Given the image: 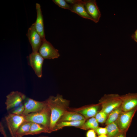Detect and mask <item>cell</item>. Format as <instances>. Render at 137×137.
Instances as JSON below:
<instances>
[{
  "instance_id": "obj_1",
  "label": "cell",
  "mask_w": 137,
  "mask_h": 137,
  "mask_svg": "<svg viewBox=\"0 0 137 137\" xmlns=\"http://www.w3.org/2000/svg\"><path fill=\"white\" fill-rule=\"evenodd\" d=\"M46 101L51 112L49 130L51 132L53 131L57 123L66 112L68 101L59 94L56 96H50Z\"/></svg>"
},
{
  "instance_id": "obj_2",
  "label": "cell",
  "mask_w": 137,
  "mask_h": 137,
  "mask_svg": "<svg viewBox=\"0 0 137 137\" xmlns=\"http://www.w3.org/2000/svg\"><path fill=\"white\" fill-rule=\"evenodd\" d=\"M51 112L47 105L41 110L30 113L25 116V121L42 125L50 132L49 128Z\"/></svg>"
},
{
  "instance_id": "obj_3",
  "label": "cell",
  "mask_w": 137,
  "mask_h": 137,
  "mask_svg": "<svg viewBox=\"0 0 137 137\" xmlns=\"http://www.w3.org/2000/svg\"><path fill=\"white\" fill-rule=\"evenodd\" d=\"M102 108L101 111L107 115L112 111L121 105V96L118 94L105 95L101 98Z\"/></svg>"
},
{
  "instance_id": "obj_4",
  "label": "cell",
  "mask_w": 137,
  "mask_h": 137,
  "mask_svg": "<svg viewBox=\"0 0 137 137\" xmlns=\"http://www.w3.org/2000/svg\"><path fill=\"white\" fill-rule=\"evenodd\" d=\"M5 120L11 137H15L20 126L25 121V116L9 113L5 117Z\"/></svg>"
},
{
  "instance_id": "obj_5",
  "label": "cell",
  "mask_w": 137,
  "mask_h": 137,
  "mask_svg": "<svg viewBox=\"0 0 137 137\" xmlns=\"http://www.w3.org/2000/svg\"><path fill=\"white\" fill-rule=\"evenodd\" d=\"M26 98V95L21 92L18 91L11 92L6 96L5 104L6 110L12 109L23 104Z\"/></svg>"
},
{
  "instance_id": "obj_6",
  "label": "cell",
  "mask_w": 137,
  "mask_h": 137,
  "mask_svg": "<svg viewBox=\"0 0 137 137\" xmlns=\"http://www.w3.org/2000/svg\"><path fill=\"white\" fill-rule=\"evenodd\" d=\"M38 52L44 59H54L60 56L58 50L46 40L42 41Z\"/></svg>"
},
{
  "instance_id": "obj_7",
  "label": "cell",
  "mask_w": 137,
  "mask_h": 137,
  "mask_svg": "<svg viewBox=\"0 0 137 137\" xmlns=\"http://www.w3.org/2000/svg\"><path fill=\"white\" fill-rule=\"evenodd\" d=\"M30 65L37 76L40 78L42 76V65L44 59L38 52L32 53L29 57Z\"/></svg>"
},
{
  "instance_id": "obj_8",
  "label": "cell",
  "mask_w": 137,
  "mask_h": 137,
  "mask_svg": "<svg viewBox=\"0 0 137 137\" xmlns=\"http://www.w3.org/2000/svg\"><path fill=\"white\" fill-rule=\"evenodd\" d=\"M27 36L32 47V52H38L42 41L41 36L36 29L34 23L29 28Z\"/></svg>"
},
{
  "instance_id": "obj_9",
  "label": "cell",
  "mask_w": 137,
  "mask_h": 137,
  "mask_svg": "<svg viewBox=\"0 0 137 137\" xmlns=\"http://www.w3.org/2000/svg\"><path fill=\"white\" fill-rule=\"evenodd\" d=\"M24 110L22 115L26 116L33 113L39 112L47 105L46 101H39L28 98L24 104Z\"/></svg>"
},
{
  "instance_id": "obj_10",
  "label": "cell",
  "mask_w": 137,
  "mask_h": 137,
  "mask_svg": "<svg viewBox=\"0 0 137 137\" xmlns=\"http://www.w3.org/2000/svg\"><path fill=\"white\" fill-rule=\"evenodd\" d=\"M137 110L135 109L128 112L122 111L121 113L115 122L121 132H124L127 129Z\"/></svg>"
},
{
  "instance_id": "obj_11",
  "label": "cell",
  "mask_w": 137,
  "mask_h": 137,
  "mask_svg": "<svg viewBox=\"0 0 137 137\" xmlns=\"http://www.w3.org/2000/svg\"><path fill=\"white\" fill-rule=\"evenodd\" d=\"M122 111L128 112L137 109V93H129L121 96Z\"/></svg>"
},
{
  "instance_id": "obj_12",
  "label": "cell",
  "mask_w": 137,
  "mask_h": 137,
  "mask_svg": "<svg viewBox=\"0 0 137 137\" xmlns=\"http://www.w3.org/2000/svg\"><path fill=\"white\" fill-rule=\"evenodd\" d=\"M83 3L86 10L93 21L97 23L99 21L101 16L100 12L94 0H83Z\"/></svg>"
},
{
  "instance_id": "obj_13",
  "label": "cell",
  "mask_w": 137,
  "mask_h": 137,
  "mask_svg": "<svg viewBox=\"0 0 137 137\" xmlns=\"http://www.w3.org/2000/svg\"><path fill=\"white\" fill-rule=\"evenodd\" d=\"M37 16L36 20L34 23L35 27L41 36L42 41L46 40L44 32L43 19L41 6L37 3L36 5Z\"/></svg>"
},
{
  "instance_id": "obj_14",
  "label": "cell",
  "mask_w": 137,
  "mask_h": 137,
  "mask_svg": "<svg viewBox=\"0 0 137 137\" xmlns=\"http://www.w3.org/2000/svg\"><path fill=\"white\" fill-rule=\"evenodd\" d=\"M71 5L70 10L75 13L82 17L93 21V19L87 13L83 1L80 3Z\"/></svg>"
},
{
  "instance_id": "obj_15",
  "label": "cell",
  "mask_w": 137,
  "mask_h": 137,
  "mask_svg": "<svg viewBox=\"0 0 137 137\" xmlns=\"http://www.w3.org/2000/svg\"><path fill=\"white\" fill-rule=\"evenodd\" d=\"M85 119V118L83 116L77 112H71L66 111L57 122L63 121H79Z\"/></svg>"
},
{
  "instance_id": "obj_16",
  "label": "cell",
  "mask_w": 137,
  "mask_h": 137,
  "mask_svg": "<svg viewBox=\"0 0 137 137\" xmlns=\"http://www.w3.org/2000/svg\"><path fill=\"white\" fill-rule=\"evenodd\" d=\"M85 122V119L79 121H63L58 122L55 126L53 130V131L58 130L65 127L74 126L81 128Z\"/></svg>"
},
{
  "instance_id": "obj_17",
  "label": "cell",
  "mask_w": 137,
  "mask_h": 137,
  "mask_svg": "<svg viewBox=\"0 0 137 137\" xmlns=\"http://www.w3.org/2000/svg\"><path fill=\"white\" fill-rule=\"evenodd\" d=\"M42 133H49L48 130L43 125L32 123L29 131L27 135H35Z\"/></svg>"
},
{
  "instance_id": "obj_18",
  "label": "cell",
  "mask_w": 137,
  "mask_h": 137,
  "mask_svg": "<svg viewBox=\"0 0 137 137\" xmlns=\"http://www.w3.org/2000/svg\"><path fill=\"white\" fill-rule=\"evenodd\" d=\"M98 110V106H94L81 109L77 112L87 118L95 116L97 113Z\"/></svg>"
},
{
  "instance_id": "obj_19",
  "label": "cell",
  "mask_w": 137,
  "mask_h": 137,
  "mask_svg": "<svg viewBox=\"0 0 137 137\" xmlns=\"http://www.w3.org/2000/svg\"><path fill=\"white\" fill-rule=\"evenodd\" d=\"M32 122L25 121L19 126L15 135V137H23L27 135L29 132Z\"/></svg>"
},
{
  "instance_id": "obj_20",
  "label": "cell",
  "mask_w": 137,
  "mask_h": 137,
  "mask_svg": "<svg viewBox=\"0 0 137 137\" xmlns=\"http://www.w3.org/2000/svg\"><path fill=\"white\" fill-rule=\"evenodd\" d=\"M122 111L121 106L111 111L108 115V118L105 122L106 124L107 125L115 122Z\"/></svg>"
},
{
  "instance_id": "obj_21",
  "label": "cell",
  "mask_w": 137,
  "mask_h": 137,
  "mask_svg": "<svg viewBox=\"0 0 137 137\" xmlns=\"http://www.w3.org/2000/svg\"><path fill=\"white\" fill-rule=\"evenodd\" d=\"M106 128L108 137H116L121 132L115 122L107 125Z\"/></svg>"
},
{
  "instance_id": "obj_22",
  "label": "cell",
  "mask_w": 137,
  "mask_h": 137,
  "mask_svg": "<svg viewBox=\"0 0 137 137\" xmlns=\"http://www.w3.org/2000/svg\"><path fill=\"white\" fill-rule=\"evenodd\" d=\"M98 127V122L95 118L92 117L85 122L81 128L84 130L91 129L95 131Z\"/></svg>"
},
{
  "instance_id": "obj_23",
  "label": "cell",
  "mask_w": 137,
  "mask_h": 137,
  "mask_svg": "<svg viewBox=\"0 0 137 137\" xmlns=\"http://www.w3.org/2000/svg\"><path fill=\"white\" fill-rule=\"evenodd\" d=\"M52 1L55 4L60 7L70 10L71 5L69 4L65 0H53Z\"/></svg>"
},
{
  "instance_id": "obj_24",
  "label": "cell",
  "mask_w": 137,
  "mask_h": 137,
  "mask_svg": "<svg viewBox=\"0 0 137 137\" xmlns=\"http://www.w3.org/2000/svg\"><path fill=\"white\" fill-rule=\"evenodd\" d=\"M24 110V104H22L20 106L12 110L11 113L18 115H22Z\"/></svg>"
},
{
  "instance_id": "obj_25",
  "label": "cell",
  "mask_w": 137,
  "mask_h": 137,
  "mask_svg": "<svg viewBox=\"0 0 137 137\" xmlns=\"http://www.w3.org/2000/svg\"><path fill=\"white\" fill-rule=\"evenodd\" d=\"M95 131L99 135H106L107 133V130L106 127H98L96 129Z\"/></svg>"
},
{
  "instance_id": "obj_26",
  "label": "cell",
  "mask_w": 137,
  "mask_h": 137,
  "mask_svg": "<svg viewBox=\"0 0 137 137\" xmlns=\"http://www.w3.org/2000/svg\"><path fill=\"white\" fill-rule=\"evenodd\" d=\"M95 131L91 129L88 130L86 133L87 137H96Z\"/></svg>"
},
{
  "instance_id": "obj_27",
  "label": "cell",
  "mask_w": 137,
  "mask_h": 137,
  "mask_svg": "<svg viewBox=\"0 0 137 137\" xmlns=\"http://www.w3.org/2000/svg\"><path fill=\"white\" fill-rule=\"evenodd\" d=\"M68 4L70 5H73L81 2L82 0H65Z\"/></svg>"
},
{
  "instance_id": "obj_28",
  "label": "cell",
  "mask_w": 137,
  "mask_h": 137,
  "mask_svg": "<svg viewBox=\"0 0 137 137\" xmlns=\"http://www.w3.org/2000/svg\"><path fill=\"white\" fill-rule=\"evenodd\" d=\"M106 114L105 113L100 111L96 114L95 116V118L97 121L99 118Z\"/></svg>"
},
{
  "instance_id": "obj_29",
  "label": "cell",
  "mask_w": 137,
  "mask_h": 137,
  "mask_svg": "<svg viewBox=\"0 0 137 137\" xmlns=\"http://www.w3.org/2000/svg\"><path fill=\"white\" fill-rule=\"evenodd\" d=\"M0 131L4 137H8L1 122L0 123Z\"/></svg>"
},
{
  "instance_id": "obj_30",
  "label": "cell",
  "mask_w": 137,
  "mask_h": 137,
  "mask_svg": "<svg viewBox=\"0 0 137 137\" xmlns=\"http://www.w3.org/2000/svg\"><path fill=\"white\" fill-rule=\"evenodd\" d=\"M107 115H105L98 119L97 121V122L98 123H104L105 122H106L107 119Z\"/></svg>"
},
{
  "instance_id": "obj_31",
  "label": "cell",
  "mask_w": 137,
  "mask_h": 137,
  "mask_svg": "<svg viewBox=\"0 0 137 137\" xmlns=\"http://www.w3.org/2000/svg\"><path fill=\"white\" fill-rule=\"evenodd\" d=\"M132 38L137 42V30L132 36Z\"/></svg>"
},
{
  "instance_id": "obj_32",
  "label": "cell",
  "mask_w": 137,
  "mask_h": 137,
  "mask_svg": "<svg viewBox=\"0 0 137 137\" xmlns=\"http://www.w3.org/2000/svg\"><path fill=\"white\" fill-rule=\"evenodd\" d=\"M116 137H125V135L123 133L121 132Z\"/></svg>"
},
{
  "instance_id": "obj_33",
  "label": "cell",
  "mask_w": 137,
  "mask_h": 137,
  "mask_svg": "<svg viewBox=\"0 0 137 137\" xmlns=\"http://www.w3.org/2000/svg\"><path fill=\"white\" fill-rule=\"evenodd\" d=\"M98 137H108L106 135H99Z\"/></svg>"
},
{
  "instance_id": "obj_34",
  "label": "cell",
  "mask_w": 137,
  "mask_h": 137,
  "mask_svg": "<svg viewBox=\"0 0 137 137\" xmlns=\"http://www.w3.org/2000/svg\"><path fill=\"white\" fill-rule=\"evenodd\" d=\"M38 137H49L48 136H45V135H40L38 136Z\"/></svg>"
}]
</instances>
